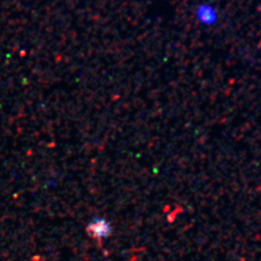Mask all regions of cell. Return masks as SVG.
Returning <instances> with one entry per match:
<instances>
[{
  "label": "cell",
  "instance_id": "cell-1",
  "mask_svg": "<svg viewBox=\"0 0 261 261\" xmlns=\"http://www.w3.org/2000/svg\"><path fill=\"white\" fill-rule=\"evenodd\" d=\"M87 232L94 238H102L111 234L112 227L106 220H96L87 226Z\"/></svg>",
  "mask_w": 261,
  "mask_h": 261
}]
</instances>
